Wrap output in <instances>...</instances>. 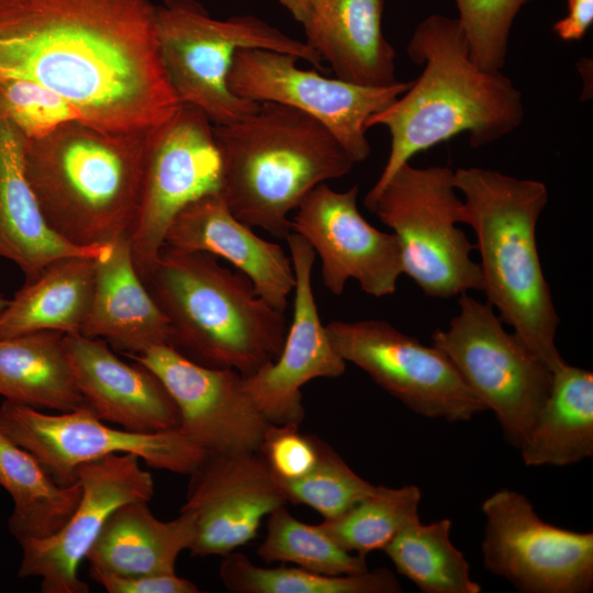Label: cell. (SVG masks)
<instances>
[{"instance_id": "cell-1", "label": "cell", "mask_w": 593, "mask_h": 593, "mask_svg": "<svg viewBox=\"0 0 593 593\" xmlns=\"http://www.w3.org/2000/svg\"><path fill=\"white\" fill-rule=\"evenodd\" d=\"M0 76L43 85L113 132L148 130L180 104L149 0H0Z\"/></svg>"}, {"instance_id": "cell-2", "label": "cell", "mask_w": 593, "mask_h": 593, "mask_svg": "<svg viewBox=\"0 0 593 593\" xmlns=\"http://www.w3.org/2000/svg\"><path fill=\"white\" fill-rule=\"evenodd\" d=\"M407 54L423 65L419 77L367 127L384 125L391 136L385 165L363 199L369 210L396 170L419 152L468 132L470 145H488L516 130L524 116L521 92L501 70L471 58L458 19L432 14L415 29Z\"/></svg>"}, {"instance_id": "cell-3", "label": "cell", "mask_w": 593, "mask_h": 593, "mask_svg": "<svg viewBox=\"0 0 593 593\" xmlns=\"http://www.w3.org/2000/svg\"><path fill=\"white\" fill-rule=\"evenodd\" d=\"M454 186L465 198L460 223L475 234L486 302L555 372L566 363L556 345L560 318L536 239L537 222L548 202L546 184L469 167L454 171Z\"/></svg>"}, {"instance_id": "cell-4", "label": "cell", "mask_w": 593, "mask_h": 593, "mask_svg": "<svg viewBox=\"0 0 593 593\" xmlns=\"http://www.w3.org/2000/svg\"><path fill=\"white\" fill-rule=\"evenodd\" d=\"M144 282L167 318L168 345L188 359L248 376L280 354L286 313L217 257L165 244Z\"/></svg>"}, {"instance_id": "cell-5", "label": "cell", "mask_w": 593, "mask_h": 593, "mask_svg": "<svg viewBox=\"0 0 593 593\" xmlns=\"http://www.w3.org/2000/svg\"><path fill=\"white\" fill-rule=\"evenodd\" d=\"M146 131L71 121L26 141L24 170L48 226L79 247L128 235L141 194Z\"/></svg>"}, {"instance_id": "cell-6", "label": "cell", "mask_w": 593, "mask_h": 593, "mask_svg": "<svg viewBox=\"0 0 593 593\" xmlns=\"http://www.w3.org/2000/svg\"><path fill=\"white\" fill-rule=\"evenodd\" d=\"M222 159V194L243 223L283 238L290 214L318 184L355 163L317 120L291 107L260 102L249 115L214 125Z\"/></svg>"}, {"instance_id": "cell-7", "label": "cell", "mask_w": 593, "mask_h": 593, "mask_svg": "<svg viewBox=\"0 0 593 593\" xmlns=\"http://www.w3.org/2000/svg\"><path fill=\"white\" fill-rule=\"evenodd\" d=\"M160 58L180 103L203 111L214 125L238 121L259 103L242 99L227 78L240 49L292 54L323 70V60L305 42L250 15L217 20L195 0H164L156 5Z\"/></svg>"}, {"instance_id": "cell-8", "label": "cell", "mask_w": 593, "mask_h": 593, "mask_svg": "<svg viewBox=\"0 0 593 593\" xmlns=\"http://www.w3.org/2000/svg\"><path fill=\"white\" fill-rule=\"evenodd\" d=\"M447 166H401L369 211L393 231L402 271L430 298L450 299L482 290L475 249L460 223L462 200Z\"/></svg>"}, {"instance_id": "cell-9", "label": "cell", "mask_w": 593, "mask_h": 593, "mask_svg": "<svg viewBox=\"0 0 593 593\" xmlns=\"http://www.w3.org/2000/svg\"><path fill=\"white\" fill-rule=\"evenodd\" d=\"M459 312L446 329L432 334V345L454 363L461 378L502 433L519 449L550 389L552 371L514 333L494 309L468 293L458 296Z\"/></svg>"}, {"instance_id": "cell-10", "label": "cell", "mask_w": 593, "mask_h": 593, "mask_svg": "<svg viewBox=\"0 0 593 593\" xmlns=\"http://www.w3.org/2000/svg\"><path fill=\"white\" fill-rule=\"evenodd\" d=\"M221 190L214 124L199 108L180 103L168 119L146 131L139 202L127 235L143 281L175 216L189 203Z\"/></svg>"}, {"instance_id": "cell-11", "label": "cell", "mask_w": 593, "mask_h": 593, "mask_svg": "<svg viewBox=\"0 0 593 593\" xmlns=\"http://www.w3.org/2000/svg\"><path fill=\"white\" fill-rule=\"evenodd\" d=\"M0 428L35 456L60 485L76 483L81 465L113 454H132L148 467L179 474H190L206 455L179 428L155 433L114 428L87 405L46 414L4 400Z\"/></svg>"}, {"instance_id": "cell-12", "label": "cell", "mask_w": 593, "mask_h": 593, "mask_svg": "<svg viewBox=\"0 0 593 593\" xmlns=\"http://www.w3.org/2000/svg\"><path fill=\"white\" fill-rule=\"evenodd\" d=\"M326 331L346 362L418 415L456 423L488 411L440 349L385 321H331Z\"/></svg>"}, {"instance_id": "cell-13", "label": "cell", "mask_w": 593, "mask_h": 593, "mask_svg": "<svg viewBox=\"0 0 593 593\" xmlns=\"http://www.w3.org/2000/svg\"><path fill=\"white\" fill-rule=\"evenodd\" d=\"M484 568L522 593H589L593 534L544 521L523 493L502 488L481 505Z\"/></svg>"}, {"instance_id": "cell-14", "label": "cell", "mask_w": 593, "mask_h": 593, "mask_svg": "<svg viewBox=\"0 0 593 593\" xmlns=\"http://www.w3.org/2000/svg\"><path fill=\"white\" fill-rule=\"evenodd\" d=\"M298 60L281 52L240 49L228 74V88L245 100L304 112L334 135L355 164L367 159L371 154L368 120L404 93L412 81L361 86L301 69Z\"/></svg>"}, {"instance_id": "cell-15", "label": "cell", "mask_w": 593, "mask_h": 593, "mask_svg": "<svg viewBox=\"0 0 593 593\" xmlns=\"http://www.w3.org/2000/svg\"><path fill=\"white\" fill-rule=\"evenodd\" d=\"M358 192V184L346 191L318 184L294 211L291 232L318 256L322 281L331 293L340 295L347 281L355 280L365 293L388 296L403 273L399 240L363 219Z\"/></svg>"}, {"instance_id": "cell-16", "label": "cell", "mask_w": 593, "mask_h": 593, "mask_svg": "<svg viewBox=\"0 0 593 593\" xmlns=\"http://www.w3.org/2000/svg\"><path fill=\"white\" fill-rule=\"evenodd\" d=\"M132 454H113L81 465L77 479L81 497L66 524L54 535L20 542L19 578L40 577L42 593H87L78 575L79 564L109 515L131 501H149L155 492L152 474Z\"/></svg>"}, {"instance_id": "cell-17", "label": "cell", "mask_w": 593, "mask_h": 593, "mask_svg": "<svg viewBox=\"0 0 593 593\" xmlns=\"http://www.w3.org/2000/svg\"><path fill=\"white\" fill-rule=\"evenodd\" d=\"M181 511L191 514L192 556H226L248 544L287 499L258 451L206 452L189 474Z\"/></svg>"}, {"instance_id": "cell-18", "label": "cell", "mask_w": 593, "mask_h": 593, "mask_svg": "<svg viewBox=\"0 0 593 593\" xmlns=\"http://www.w3.org/2000/svg\"><path fill=\"white\" fill-rule=\"evenodd\" d=\"M161 380L179 412V429L206 452L258 451L269 422L243 385V376L199 365L169 345L130 356Z\"/></svg>"}, {"instance_id": "cell-19", "label": "cell", "mask_w": 593, "mask_h": 593, "mask_svg": "<svg viewBox=\"0 0 593 593\" xmlns=\"http://www.w3.org/2000/svg\"><path fill=\"white\" fill-rule=\"evenodd\" d=\"M286 240L295 277L292 321L278 357L243 376V385L269 423L301 424L305 417L301 388L314 379L343 376L347 362L320 318L312 288L315 251L294 232Z\"/></svg>"}, {"instance_id": "cell-20", "label": "cell", "mask_w": 593, "mask_h": 593, "mask_svg": "<svg viewBox=\"0 0 593 593\" xmlns=\"http://www.w3.org/2000/svg\"><path fill=\"white\" fill-rule=\"evenodd\" d=\"M64 346L75 383L101 421L137 433L179 428L176 403L150 369L121 360L100 338L65 335Z\"/></svg>"}, {"instance_id": "cell-21", "label": "cell", "mask_w": 593, "mask_h": 593, "mask_svg": "<svg viewBox=\"0 0 593 593\" xmlns=\"http://www.w3.org/2000/svg\"><path fill=\"white\" fill-rule=\"evenodd\" d=\"M251 228L233 214L222 192H216L186 205L169 225L165 244L231 262L268 304L286 313L295 284L291 257Z\"/></svg>"}, {"instance_id": "cell-22", "label": "cell", "mask_w": 593, "mask_h": 593, "mask_svg": "<svg viewBox=\"0 0 593 593\" xmlns=\"http://www.w3.org/2000/svg\"><path fill=\"white\" fill-rule=\"evenodd\" d=\"M80 334L105 340L126 356L169 344V325L139 277L127 235L97 260L94 286Z\"/></svg>"}, {"instance_id": "cell-23", "label": "cell", "mask_w": 593, "mask_h": 593, "mask_svg": "<svg viewBox=\"0 0 593 593\" xmlns=\"http://www.w3.org/2000/svg\"><path fill=\"white\" fill-rule=\"evenodd\" d=\"M382 12L383 0H310L305 43L340 80L394 83L396 53L382 33Z\"/></svg>"}, {"instance_id": "cell-24", "label": "cell", "mask_w": 593, "mask_h": 593, "mask_svg": "<svg viewBox=\"0 0 593 593\" xmlns=\"http://www.w3.org/2000/svg\"><path fill=\"white\" fill-rule=\"evenodd\" d=\"M24 135L0 118V257L34 279L53 260L69 255L103 256L110 243L79 247L46 223L24 170Z\"/></svg>"}, {"instance_id": "cell-25", "label": "cell", "mask_w": 593, "mask_h": 593, "mask_svg": "<svg viewBox=\"0 0 593 593\" xmlns=\"http://www.w3.org/2000/svg\"><path fill=\"white\" fill-rule=\"evenodd\" d=\"M194 534L190 513L180 511L163 522L147 501H131L109 515L86 559L90 569L122 577L175 573L177 558L189 550Z\"/></svg>"}, {"instance_id": "cell-26", "label": "cell", "mask_w": 593, "mask_h": 593, "mask_svg": "<svg viewBox=\"0 0 593 593\" xmlns=\"http://www.w3.org/2000/svg\"><path fill=\"white\" fill-rule=\"evenodd\" d=\"M99 258L63 256L49 262L34 279L25 281L0 314V338L37 331L80 334L92 298Z\"/></svg>"}, {"instance_id": "cell-27", "label": "cell", "mask_w": 593, "mask_h": 593, "mask_svg": "<svg viewBox=\"0 0 593 593\" xmlns=\"http://www.w3.org/2000/svg\"><path fill=\"white\" fill-rule=\"evenodd\" d=\"M528 467H566L593 456V372L567 362L518 449Z\"/></svg>"}, {"instance_id": "cell-28", "label": "cell", "mask_w": 593, "mask_h": 593, "mask_svg": "<svg viewBox=\"0 0 593 593\" xmlns=\"http://www.w3.org/2000/svg\"><path fill=\"white\" fill-rule=\"evenodd\" d=\"M65 334L37 331L0 338V395L34 409L86 406L68 362Z\"/></svg>"}, {"instance_id": "cell-29", "label": "cell", "mask_w": 593, "mask_h": 593, "mask_svg": "<svg viewBox=\"0 0 593 593\" xmlns=\"http://www.w3.org/2000/svg\"><path fill=\"white\" fill-rule=\"evenodd\" d=\"M0 485L10 494V533L21 541L58 532L74 513L82 493L77 481L60 485L30 451L0 428Z\"/></svg>"}, {"instance_id": "cell-30", "label": "cell", "mask_w": 593, "mask_h": 593, "mask_svg": "<svg viewBox=\"0 0 593 593\" xmlns=\"http://www.w3.org/2000/svg\"><path fill=\"white\" fill-rule=\"evenodd\" d=\"M451 521H416L402 528L383 549L396 571L423 593H480L470 566L450 539Z\"/></svg>"}, {"instance_id": "cell-31", "label": "cell", "mask_w": 593, "mask_h": 593, "mask_svg": "<svg viewBox=\"0 0 593 593\" xmlns=\"http://www.w3.org/2000/svg\"><path fill=\"white\" fill-rule=\"evenodd\" d=\"M224 586L234 593H400L402 586L387 568L328 575L300 567L266 568L236 550L220 568Z\"/></svg>"}, {"instance_id": "cell-32", "label": "cell", "mask_w": 593, "mask_h": 593, "mask_svg": "<svg viewBox=\"0 0 593 593\" xmlns=\"http://www.w3.org/2000/svg\"><path fill=\"white\" fill-rule=\"evenodd\" d=\"M422 492L417 485H377L343 514L323 519L320 527L345 550L367 558L383 550L406 525L419 519Z\"/></svg>"}, {"instance_id": "cell-33", "label": "cell", "mask_w": 593, "mask_h": 593, "mask_svg": "<svg viewBox=\"0 0 593 593\" xmlns=\"http://www.w3.org/2000/svg\"><path fill=\"white\" fill-rule=\"evenodd\" d=\"M265 562H291L328 575L355 574L368 570L365 557L336 544L320 525L299 521L282 505L267 516L266 536L257 548Z\"/></svg>"}, {"instance_id": "cell-34", "label": "cell", "mask_w": 593, "mask_h": 593, "mask_svg": "<svg viewBox=\"0 0 593 593\" xmlns=\"http://www.w3.org/2000/svg\"><path fill=\"white\" fill-rule=\"evenodd\" d=\"M317 445V460L310 472L278 483L288 503L310 506L331 519L371 494L377 485L356 473L327 443L318 438Z\"/></svg>"}, {"instance_id": "cell-35", "label": "cell", "mask_w": 593, "mask_h": 593, "mask_svg": "<svg viewBox=\"0 0 593 593\" xmlns=\"http://www.w3.org/2000/svg\"><path fill=\"white\" fill-rule=\"evenodd\" d=\"M0 118L27 141L42 138L60 125L85 121L75 105L32 80L0 76Z\"/></svg>"}, {"instance_id": "cell-36", "label": "cell", "mask_w": 593, "mask_h": 593, "mask_svg": "<svg viewBox=\"0 0 593 593\" xmlns=\"http://www.w3.org/2000/svg\"><path fill=\"white\" fill-rule=\"evenodd\" d=\"M529 0H455L474 63L486 70L505 64L513 21Z\"/></svg>"}, {"instance_id": "cell-37", "label": "cell", "mask_w": 593, "mask_h": 593, "mask_svg": "<svg viewBox=\"0 0 593 593\" xmlns=\"http://www.w3.org/2000/svg\"><path fill=\"white\" fill-rule=\"evenodd\" d=\"M300 424H271L265 430L258 452L279 481L296 480L314 467L318 437L300 432Z\"/></svg>"}, {"instance_id": "cell-38", "label": "cell", "mask_w": 593, "mask_h": 593, "mask_svg": "<svg viewBox=\"0 0 593 593\" xmlns=\"http://www.w3.org/2000/svg\"><path fill=\"white\" fill-rule=\"evenodd\" d=\"M90 577L109 593H199L190 580L176 573L122 577L90 569Z\"/></svg>"}, {"instance_id": "cell-39", "label": "cell", "mask_w": 593, "mask_h": 593, "mask_svg": "<svg viewBox=\"0 0 593 593\" xmlns=\"http://www.w3.org/2000/svg\"><path fill=\"white\" fill-rule=\"evenodd\" d=\"M593 23V0H569L568 13L553 25L563 41L581 40Z\"/></svg>"}, {"instance_id": "cell-40", "label": "cell", "mask_w": 593, "mask_h": 593, "mask_svg": "<svg viewBox=\"0 0 593 593\" xmlns=\"http://www.w3.org/2000/svg\"><path fill=\"white\" fill-rule=\"evenodd\" d=\"M279 2L291 13L296 22L302 24L307 14L310 0H279Z\"/></svg>"}, {"instance_id": "cell-41", "label": "cell", "mask_w": 593, "mask_h": 593, "mask_svg": "<svg viewBox=\"0 0 593 593\" xmlns=\"http://www.w3.org/2000/svg\"><path fill=\"white\" fill-rule=\"evenodd\" d=\"M8 302L9 301L5 300L2 294H0V314L2 313L4 307L7 306Z\"/></svg>"}, {"instance_id": "cell-42", "label": "cell", "mask_w": 593, "mask_h": 593, "mask_svg": "<svg viewBox=\"0 0 593 593\" xmlns=\"http://www.w3.org/2000/svg\"><path fill=\"white\" fill-rule=\"evenodd\" d=\"M569 1V0H568Z\"/></svg>"}]
</instances>
